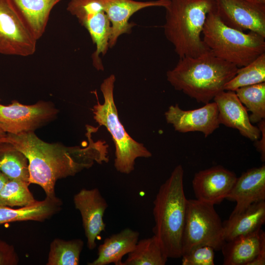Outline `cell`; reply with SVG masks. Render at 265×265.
<instances>
[{"mask_svg":"<svg viewBox=\"0 0 265 265\" xmlns=\"http://www.w3.org/2000/svg\"><path fill=\"white\" fill-rule=\"evenodd\" d=\"M6 136V133L0 128V143L3 142Z\"/></svg>","mask_w":265,"mask_h":265,"instance_id":"35","label":"cell"},{"mask_svg":"<svg viewBox=\"0 0 265 265\" xmlns=\"http://www.w3.org/2000/svg\"><path fill=\"white\" fill-rule=\"evenodd\" d=\"M168 259L159 241L153 235L138 240L123 265H164Z\"/></svg>","mask_w":265,"mask_h":265,"instance_id":"23","label":"cell"},{"mask_svg":"<svg viewBox=\"0 0 265 265\" xmlns=\"http://www.w3.org/2000/svg\"><path fill=\"white\" fill-rule=\"evenodd\" d=\"M202 38L214 55L238 68L249 64L265 52V37L226 25L218 16L214 6L207 15Z\"/></svg>","mask_w":265,"mask_h":265,"instance_id":"5","label":"cell"},{"mask_svg":"<svg viewBox=\"0 0 265 265\" xmlns=\"http://www.w3.org/2000/svg\"><path fill=\"white\" fill-rule=\"evenodd\" d=\"M19 261L14 246L0 239V265H16Z\"/></svg>","mask_w":265,"mask_h":265,"instance_id":"31","label":"cell"},{"mask_svg":"<svg viewBox=\"0 0 265 265\" xmlns=\"http://www.w3.org/2000/svg\"><path fill=\"white\" fill-rule=\"evenodd\" d=\"M104 8L111 24V32L108 46L111 48L117 43L119 37L130 33L134 26L130 23L131 17L138 11L146 7L159 6L165 7L170 0H157L139 1L134 0H99Z\"/></svg>","mask_w":265,"mask_h":265,"instance_id":"14","label":"cell"},{"mask_svg":"<svg viewBox=\"0 0 265 265\" xmlns=\"http://www.w3.org/2000/svg\"><path fill=\"white\" fill-rule=\"evenodd\" d=\"M166 122L175 131L182 133L202 132L205 137L219 127L218 112L216 103L209 102L199 108L185 110L178 104L171 105L164 113Z\"/></svg>","mask_w":265,"mask_h":265,"instance_id":"11","label":"cell"},{"mask_svg":"<svg viewBox=\"0 0 265 265\" xmlns=\"http://www.w3.org/2000/svg\"><path fill=\"white\" fill-rule=\"evenodd\" d=\"M115 77L112 74L100 86L104 102L93 106L94 119L100 126H105L111 135L115 146L114 167L119 172L129 174L134 169L137 158H148L151 153L142 143L134 140L120 122L115 104L113 90Z\"/></svg>","mask_w":265,"mask_h":265,"instance_id":"6","label":"cell"},{"mask_svg":"<svg viewBox=\"0 0 265 265\" xmlns=\"http://www.w3.org/2000/svg\"><path fill=\"white\" fill-rule=\"evenodd\" d=\"M236 203L231 215L238 213L253 203L265 201V165L243 172L226 198Z\"/></svg>","mask_w":265,"mask_h":265,"instance_id":"16","label":"cell"},{"mask_svg":"<svg viewBox=\"0 0 265 265\" xmlns=\"http://www.w3.org/2000/svg\"><path fill=\"white\" fill-rule=\"evenodd\" d=\"M262 2L265 3V0H260Z\"/></svg>","mask_w":265,"mask_h":265,"instance_id":"36","label":"cell"},{"mask_svg":"<svg viewBox=\"0 0 265 265\" xmlns=\"http://www.w3.org/2000/svg\"><path fill=\"white\" fill-rule=\"evenodd\" d=\"M213 100L217 107L220 124L237 130L241 135L252 141L260 138L259 129L252 124L247 110L235 91L224 90Z\"/></svg>","mask_w":265,"mask_h":265,"instance_id":"15","label":"cell"},{"mask_svg":"<svg viewBox=\"0 0 265 265\" xmlns=\"http://www.w3.org/2000/svg\"><path fill=\"white\" fill-rule=\"evenodd\" d=\"M213 0H170L166 9L164 33L180 58L196 57L209 50L202 37Z\"/></svg>","mask_w":265,"mask_h":265,"instance_id":"4","label":"cell"},{"mask_svg":"<svg viewBox=\"0 0 265 265\" xmlns=\"http://www.w3.org/2000/svg\"><path fill=\"white\" fill-rule=\"evenodd\" d=\"M238 68L209 50L196 57L180 58L166 76L176 90L206 104L224 90L225 84L236 75Z\"/></svg>","mask_w":265,"mask_h":265,"instance_id":"2","label":"cell"},{"mask_svg":"<svg viewBox=\"0 0 265 265\" xmlns=\"http://www.w3.org/2000/svg\"><path fill=\"white\" fill-rule=\"evenodd\" d=\"M265 82V53L249 64L238 68L236 75L225 85V91H235L249 85Z\"/></svg>","mask_w":265,"mask_h":265,"instance_id":"26","label":"cell"},{"mask_svg":"<svg viewBox=\"0 0 265 265\" xmlns=\"http://www.w3.org/2000/svg\"><path fill=\"white\" fill-rule=\"evenodd\" d=\"M0 171L9 180H21L29 183L27 158L8 142L0 143Z\"/></svg>","mask_w":265,"mask_h":265,"instance_id":"24","label":"cell"},{"mask_svg":"<svg viewBox=\"0 0 265 265\" xmlns=\"http://www.w3.org/2000/svg\"><path fill=\"white\" fill-rule=\"evenodd\" d=\"M61 0H11L37 40L45 31L52 9Z\"/></svg>","mask_w":265,"mask_h":265,"instance_id":"21","label":"cell"},{"mask_svg":"<svg viewBox=\"0 0 265 265\" xmlns=\"http://www.w3.org/2000/svg\"><path fill=\"white\" fill-rule=\"evenodd\" d=\"M237 177L221 165L196 173L192 181L196 199L214 205L220 204L232 189Z\"/></svg>","mask_w":265,"mask_h":265,"instance_id":"13","label":"cell"},{"mask_svg":"<svg viewBox=\"0 0 265 265\" xmlns=\"http://www.w3.org/2000/svg\"><path fill=\"white\" fill-rule=\"evenodd\" d=\"M80 24L88 31L92 40L96 45L95 51L92 54L93 66L98 70H104L100 54L105 55L109 48L111 35L110 22L104 11L88 17Z\"/></svg>","mask_w":265,"mask_h":265,"instance_id":"22","label":"cell"},{"mask_svg":"<svg viewBox=\"0 0 265 265\" xmlns=\"http://www.w3.org/2000/svg\"><path fill=\"white\" fill-rule=\"evenodd\" d=\"M83 246L81 239L55 238L50 245L47 265H78Z\"/></svg>","mask_w":265,"mask_h":265,"instance_id":"25","label":"cell"},{"mask_svg":"<svg viewBox=\"0 0 265 265\" xmlns=\"http://www.w3.org/2000/svg\"><path fill=\"white\" fill-rule=\"evenodd\" d=\"M139 237L138 232L127 228L104 239L98 249V257L89 265H123L122 258L134 248Z\"/></svg>","mask_w":265,"mask_h":265,"instance_id":"18","label":"cell"},{"mask_svg":"<svg viewBox=\"0 0 265 265\" xmlns=\"http://www.w3.org/2000/svg\"><path fill=\"white\" fill-rule=\"evenodd\" d=\"M58 109L50 102L40 101L31 105L13 101L0 104V128L6 133L18 134L34 131L53 120Z\"/></svg>","mask_w":265,"mask_h":265,"instance_id":"9","label":"cell"},{"mask_svg":"<svg viewBox=\"0 0 265 265\" xmlns=\"http://www.w3.org/2000/svg\"><path fill=\"white\" fill-rule=\"evenodd\" d=\"M37 41L11 0H0V53L29 56Z\"/></svg>","mask_w":265,"mask_h":265,"instance_id":"8","label":"cell"},{"mask_svg":"<svg viewBox=\"0 0 265 265\" xmlns=\"http://www.w3.org/2000/svg\"><path fill=\"white\" fill-rule=\"evenodd\" d=\"M214 249L202 245L194 248L183 254L182 265H214Z\"/></svg>","mask_w":265,"mask_h":265,"instance_id":"30","label":"cell"},{"mask_svg":"<svg viewBox=\"0 0 265 265\" xmlns=\"http://www.w3.org/2000/svg\"><path fill=\"white\" fill-rule=\"evenodd\" d=\"M235 93L246 110L252 123H258L265 118V82L242 87Z\"/></svg>","mask_w":265,"mask_h":265,"instance_id":"27","label":"cell"},{"mask_svg":"<svg viewBox=\"0 0 265 265\" xmlns=\"http://www.w3.org/2000/svg\"><path fill=\"white\" fill-rule=\"evenodd\" d=\"M73 201L81 214L87 247L94 249L96 240L106 229L103 216L108 204L97 188L81 189L74 195Z\"/></svg>","mask_w":265,"mask_h":265,"instance_id":"12","label":"cell"},{"mask_svg":"<svg viewBox=\"0 0 265 265\" xmlns=\"http://www.w3.org/2000/svg\"><path fill=\"white\" fill-rule=\"evenodd\" d=\"M184 171L178 165L162 184L153 202L154 235L168 258H181L187 199L184 188Z\"/></svg>","mask_w":265,"mask_h":265,"instance_id":"3","label":"cell"},{"mask_svg":"<svg viewBox=\"0 0 265 265\" xmlns=\"http://www.w3.org/2000/svg\"><path fill=\"white\" fill-rule=\"evenodd\" d=\"M223 23L233 28L249 30L265 38V3L260 0H213Z\"/></svg>","mask_w":265,"mask_h":265,"instance_id":"10","label":"cell"},{"mask_svg":"<svg viewBox=\"0 0 265 265\" xmlns=\"http://www.w3.org/2000/svg\"><path fill=\"white\" fill-rule=\"evenodd\" d=\"M258 127L261 132L260 138L255 141L254 146L261 155V159L262 161L265 160V120H262L259 122Z\"/></svg>","mask_w":265,"mask_h":265,"instance_id":"32","label":"cell"},{"mask_svg":"<svg viewBox=\"0 0 265 265\" xmlns=\"http://www.w3.org/2000/svg\"><path fill=\"white\" fill-rule=\"evenodd\" d=\"M225 242L223 223L214 205L197 199H187L183 254L202 245L219 251Z\"/></svg>","mask_w":265,"mask_h":265,"instance_id":"7","label":"cell"},{"mask_svg":"<svg viewBox=\"0 0 265 265\" xmlns=\"http://www.w3.org/2000/svg\"><path fill=\"white\" fill-rule=\"evenodd\" d=\"M67 10L76 16L80 23L91 15L104 11L99 0H71Z\"/></svg>","mask_w":265,"mask_h":265,"instance_id":"29","label":"cell"},{"mask_svg":"<svg viewBox=\"0 0 265 265\" xmlns=\"http://www.w3.org/2000/svg\"><path fill=\"white\" fill-rule=\"evenodd\" d=\"M265 249L262 250L258 255L252 260L248 265H265Z\"/></svg>","mask_w":265,"mask_h":265,"instance_id":"33","label":"cell"},{"mask_svg":"<svg viewBox=\"0 0 265 265\" xmlns=\"http://www.w3.org/2000/svg\"><path fill=\"white\" fill-rule=\"evenodd\" d=\"M29 185L21 180H9L0 192V206L23 207L35 203L37 200L30 191Z\"/></svg>","mask_w":265,"mask_h":265,"instance_id":"28","label":"cell"},{"mask_svg":"<svg viewBox=\"0 0 265 265\" xmlns=\"http://www.w3.org/2000/svg\"><path fill=\"white\" fill-rule=\"evenodd\" d=\"M9 180L7 177L0 171V192Z\"/></svg>","mask_w":265,"mask_h":265,"instance_id":"34","label":"cell"},{"mask_svg":"<svg viewBox=\"0 0 265 265\" xmlns=\"http://www.w3.org/2000/svg\"><path fill=\"white\" fill-rule=\"evenodd\" d=\"M88 143L84 147H67L61 143H50L40 139L34 132L18 134L6 133L8 142L23 153L28 161L29 183L40 186L46 197L54 198L56 181L74 176L95 162H107L108 145L105 141H94L92 133L98 128L86 125Z\"/></svg>","mask_w":265,"mask_h":265,"instance_id":"1","label":"cell"},{"mask_svg":"<svg viewBox=\"0 0 265 265\" xmlns=\"http://www.w3.org/2000/svg\"><path fill=\"white\" fill-rule=\"evenodd\" d=\"M265 249V233L260 229L226 241L221 248L224 265H248Z\"/></svg>","mask_w":265,"mask_h":265,"instance_id":"17","label":"cell"},{"mask_svg":"<svg viewBox=\"0 0 265 265\" xmlns=\"http://www.w3.org/2000/svg\"><path fill=\"white\" fill-rule=\"evenodd\" d=\"M265 223V201L255 203L223 222L225 241L252 233Z\"/></svg>","mask_w":265,"mask_h":265,"instance_id":"19","label":"cell"},{"mask_svg":"<svg viewBox=\"0 0 265 265\" xmlns=\"http://www.w3.org/2000/svg\"><path fill=\"white\" fill-rule=\"evenodd\" d=\"M61 205L58 198L46 197L44 200L18 209L0 206V224L27 220L42 221L58 212Z\"/></svg>","mask_w":265,"mask_h":265,"instance_id":"20","label":"cell"}]
</instances>
